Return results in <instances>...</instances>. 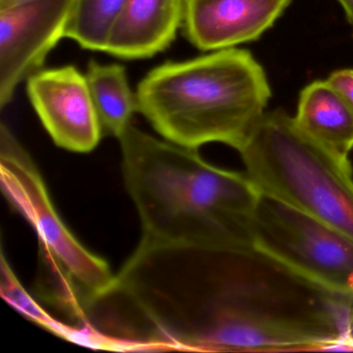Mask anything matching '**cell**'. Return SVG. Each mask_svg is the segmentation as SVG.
I'll return each instance as SVG.
<instances>
[{"label":"cell","instance_id":"1","mask_svg":"<svg viewBox=\"0 0 353 353\" xmlns=\"http://www.w3.org/2000/svg\"><path fill=\"white\" fill-rule=\"evenodd\" d=\"M119 140L125 185L141 220L142 241L253 245L250 220L261 193L247 173L218 168L196 148L157 139L133 125Z\"/></svg>","mask_w":353,"mask_h":353},{"label":"cell","instance_id":"2","mask_svg":"<svg viewBox=\"0 0 353 353\" xmlns=\"http://www.w3.org/2000/svg\"><path fill=\"white\" fill-rule=\"evenodd\" d=\"M138 112L164 139L196 148L239 150L263 117L272 92L251 53L228 48L165 63L138 84Z\"/></svg>","mask_w":353,"mask_h":353},{"label":"cell","instance_id":"3","mask_svg":"<svg viewBox=\"0 0 353 353\" xmlns=\"http://www.w3.org/2000/svg\"><path fill=\"white\" fill-rule=\"evenodd\" d=\"M260 193L353 239V175L348 157L310 137L285 111L264 113L239 150Z\"/></svg>","mask_w":353,"mask_h":353},{"label":"cell","instance_id":"4","mask_svg":"<svg viewBox=\"0 0 353 353\" xmlns=\"http://www.w3.org/2000/svg\"><path fill=\"white\" fill-rule=\"evenodd\" d=\"M253 245L330 292L353 295V239L260 194L250 220Z\"/></svg>","mask_w":353,"mask_h":353},{"label":"cell","instance_id":"5","mask_svg":"<svg viewBox=\"0 0 353 353\" xmlns=\"http://www.w3.org/2000/svg\"><path fill=\"white\" fill-rule=\"evenodd\" d=\"M0 176L3 193L38 233L40 250L52 256L90 296L114 280L108 264L72 234L55 210L40 171L11 130L0 127Z\"/></svg>","mask_w":353,"mask_h":353},{"label":"cell","instance_id":"6","mask_svg":"<svg viewBox=\"0 0 353 353\" xmlns=\"http://www.w3.org/2000/svg\"><path fill=\"white\" fill-rule=\"evenodd\" d=\"M75 0H34L0 9V108L18 86L42 70L49 53L65 38Z\"/></svg>","mask_w":353,"mask_h":353},{"label":"cell","instance_id":"7","mask_svg":"<svg viewBox=\"0 0 353 353\" xmlns=\"http://www.w3.org/2000/svg\"><path fill=\"white\" fill-rule=\"evenodd\" d=\"M26 81L30 103L57 145L76 152L97 148L103 130L85 75L65 65L40 70Z\"/></svg>","mask_w":353,"mask_h":353},{"label":"cell","instance_id":"8","mask_svg":"<svg viewBox=\"0 0 353 353\" xmlns=\"http://www.w3.org/2000/svg\"><path fill=\"white\" fill-rule=\"evenodd\" d=\"M292 0H183L181 28L202 51H218L257 41Z\"/></svg>","mask_w":353,"mask_h":353},{"label":"cell","instance_id":"9","mask_svg":"<svg viewBox=\"0 0 353 353\" xmlns=\"http://www.w3.org/2000/svg\"><path fill=\"white\" fill-rule=\"evenodd\" d=\"M183 11V0H125L106 52L125 59L154 57L174 40Z\"/></svg>","mask_w":353,"mask_h":353},{"label":"cell","instance_id":"10","mask_svg":"<svg viewBox=\"0 0 353 353\" xmlns=\"http://www.w3.org/2000/svg\"><path fill=\"white\" fill-rule=\"evenodd\" d=\"M294 119L305 134L336 154L348 157L353 150V108L327 80L301 92Z\"/></svg>","mask_w":353,"mask_h":353},{"label":"cell","instance_id":"11","mask_svg":"<svg viewBox=\"0 0 353 353\" xmlns=\"http://www.w3.org/2000/svg\"><path fill=\"white\" fill-rule=\"evenodd\" d=\"M85 77L103 134L119 139L138 112L137 96L130 88L125 67L90 61Z\"/></svg>","mask_w":353,"mask_h":353},{"label":"cell","instance_id":"12","mask_svg":"<svg viewBox=\"0 0 353 353\" xmlns=\"http://www.w3.org/2000/svg\"><path fill=\"white\" fill-rule=\"evenodd\" d=\"M125 0H75L65 38L82 48L106 52Z\"/></svg>","mask_w":353,"mask_h":353},{"label":"cell","instance_id":"13","mask_svg":"<svg viewBox=\"0 0 353 353\" xmlns=\"http://www.w3.org/2000/svg\"><path fill=\"white\" fill-rule=\"evenodd\" d=\"M0 290L3 299L11 303L16 310L38 325L48 330L52 334L77 343L83 344L84 332L81 328L61 321L42 307L22 286L10 264L1 254V283Z\"/></svg>","mask_w":353,"mask_h":353},{"label":"cell","instance_id":"14","mask_svg":"<svg viewBox=\"0 0 353 353\" xmlns=\"http://www.w3.org/2000/svg\"><path fill=\"white\" fill-rule=\"evenodd\" d=\"M327 81L353 108V69L334 72Z\"/></svg>","mask_w":353,"mask_h":353},{"label":"cell","instance_id":"15","mask_svg":"<svg viewBox=\"0 0 353 353\" xmlns=\"http://www.w3.org/2000/svg\"><path fill=\"white\" fill-rule=\"evenodd\" d=\"M343 9L346 12L347 17L351 24H353V0H339Z\"/></svg>","mask_w":353,"mask_h":353},{"label":"cell","instance_id":"16","mask_svg":"<svg viewBox=\"0 0 353 353\" xmlns=\"http://www.w3.org/2000/svg\"><path fill=\"white\" fill-rule=\"evenodd\" d=\"M30 1H34V0H5L3 3H0V9L14 7V6L20 5V3H30Z\"/></svg>","mask_w":353,"mask_h":353},{"label":"cell","instance_id":"17","mask_svg":"<svg viewBox=\"0 0 353 353\" xmlns=\"http://www.w3.org/2000/svg\"><path fill=\"white\" fill-rule=\"evenodd\" d=\"M3 1H5V0H0V3H3Z\"/></svg>","mask_w":353,"mask_h":353}]
</instances>
